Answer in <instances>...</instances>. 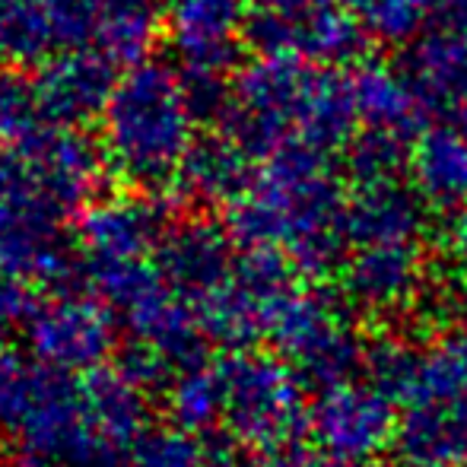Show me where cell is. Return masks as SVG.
I'll return each instance as SVG.
<instances>
[{
  "instance_id": "1",
  "label": "cell",
  "mask_w": 467,
  "mask_h": 467,
  "mask_svg": "<svg viewBox=\"0 0 467 467\" xmlns=\"http://www.w3.org/2000/svg\"><path fill=\"white\" fill-rule=\"evenodd\" d=\"M102 169L99 143L77 128L0 147V280L26 286L61 267Z\"/></svg>"
},
{
  "instance_id": "2",
  "label": "cell",
  "mask_w": 467,
  "mask_h": 467,
  "mask_svg": "<svg viewBox=\"0 0 467 467\" xmlns=\"http://www.w3.org/2000/svg\"><path fill=\"white\" fill-rule=\"evenodd\" d=\"M197 118L182 67L156 57L128 64L99 115L105 169L137 191L179 179L197 140Z\"/></svg>"
},
{
  "instance_id": "3",
  "label": "cell",
  "mask_w": 467,
  "mask_h": 467,
  "mask_svg": "<svg viewBox=\"0 0 467 467\" xmlns=\"http://www.w3.org/2000/svg\"><path fill=\"white\" fill-rule=\"evenodd\" d=\"M248 0H166V36L182 74L226 80L248 45Z\"/></svg>"
},
{
  "instance_id": "4",
  "label": "cell",
  "mask_w": 467,
  "mask_h": 467,
  "mask_svg": "<svg viewBox=\"0 0 467 467\" xmlns=\"http://www.w3.org/2000/svg\"><path fill=\"white\" fill-rule=\"evenodd\" d=\"M23 331L36 359L64 372L99 363L111 347V321L102 302L89 296H61L48 302H29Z\"/></svg>"
},
{
  "instance_id": "5",
  "label": "cell",
  "mask_w": 467,
  "mask_h": 467,
  "mask_svg": "<svg viewBox=\"0 0 467 467\" xmlns=\"http://www.w3.org/2000/svg\"><path fill=\"white\" fill-rule=\"evenodd\" d=\"M36 80L51 128H80L99 121L118 83V64L89 48L61 51L36 70Z\"/></svg>"
},
{
  "instance_id": "6",
  "label": "cell",
  "mask_w": 467,
  "mask_h": 467,
  "mask_svg": "<svg viewBox=\"0 0 467 467\" xmlns=\"http://www.w3.org/2000/svg\"><path fill=\"white\" fill-rule=\"evenodd\" d=\"M93 13V51L118 67L150 55L166 29V0H89Z\"/></svg>"
},
{
  "instance_id": "7",
  "label": "cell",
  "mask_w": 467,
  "mask_h": 467,
  "mask_svg": "<svg viewBox=\"0 0 467 467\" xmlns=\"http://www.w3.org/2000/svg\"><path fill=\"white\" fill-rule=\"evenodd\" d=\"M61 55L48 0H0V64L38 70Z\"/></svg>"
},
{
  "instance_id": "8",
  "label": "cell",
  "mask_w": 467,
  "mask_h": 467,
  "mask_svg": "<svg viewBox=\"0 0 467 467\" xmlns=\"http://www.w3.org/2000/svg\"><path fill=\"white\" fill-rule=\"evenodd\" d=\"M353 99L363 115L385 128H410L420 118V89L410 83L404 70L366 64L353 74Z\"/></svg>"
},
{
  "instance_id": "9",
  "label": "cell",
  "mask_w": 467,
  "mask_h": 467,
  "mask_svg": "<svg viewBox=\"0 0 467 467\" xmlns=\"http://www.w3.org/2000/svg\"><path fill=\"white\" fill-rule=\"evenodd\" d=\"M51 130L36 70L0 64V147H13Z\"/></svg>"
},
{
  "instance_id": "10",
  "label": "cell",
  "mask_w": 467,
  "mask_h": 467,
  "mask_svg": "<svg viewBox=\"0 0 467 467\" xmlns=\"http://www.w3.org/2000/svg\"><path fill=\"white\" fill-rule=\"evenodd\" d=\"M242 175V150L229 137H203L194 140L179 179H185L201 194H223L229 185H235Z\"/></svg>"
},
{
  "instance_id": "11",
  "label": "cell",
  "mask_w": 467,
  "mask_h": 467,
  "mask_svg": "<svg viewBox=\"0 0 467 467\" xmlns=\"http://www.w3.org/2000/svg\"><path fill=\"white\" fill-rule=\"evenodd\" d=\"M359 10L372 36L385 42H407L423 32L430 13H439V0H366Z\"/></svg>"
},
{
  "instance_id": "12",
  "label": "cell",
  "mask_w": 467,
  "mask_h": 467,
  "mask_svg": "<svg viewBox=\"0 0 467 467\" xmlns=\"http://www.w3.org/2000/svg\"><path fill=\"white\" fill-rule=\"evenodd\" d=\"M439 16L449 29H458L467 36V0H439Z\"/></svg>"
},
{
  "instance_id": "13",
  "label": "cell",
  "mask_w": 467,
  "mask_h": 467,
  "mask_svg": "<svg viewBox=\"0 0 467 467\" xmlns=\"http://www.w3.org/2000/svg\"><path fill=\"white\" fill-rule=\"evenodd\" d=\"M451 105H455V111L467 121V77H464L462 87H458V93H455V99H451Z\"/></svg>"
},
{
  "instance_id": "14",
  "label": "cell",
  "mask_w": 467,
  "mask_h": 467,
  "mask_svg": "<svg viewBox=\"0 0 467 467\" xmlns=\"http://www.w3.org/2000/svg\"><path fill=\"white\" fill-rule=\"evenodd\" d=\"M13 467H19V464H13ZM26 467H45V464H38V462H29V464H26Z\"/></svg>"
}]
</instances>
